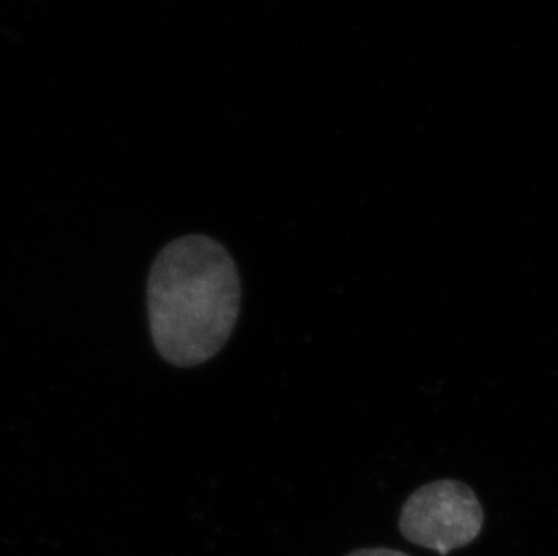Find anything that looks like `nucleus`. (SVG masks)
Segmentation results:
<instances>
[{
  "label": "nucleus",
  "mask_w": 558,
  "mask_h": 556,
  "mask_svg": "<svg viewBox=\"0 0 558 556\" xmlns=\"http://www.w3.org/2000/svg\"><path fill=\"white\" fill-rule=\"evenodd\" d=\"M483 525L485 509L474 489L450 479L417 488L400 513L401 535L442 556L472 544Z\"/></svg>",
  "instance_id": "f03ea898"
},
{
  "label": "nucleus",
  "mask_w": 558,
  "mask_h": 556,
  "mask_svg": "<svg viewBox=\"0 0 558 556\" xmlns=\"http://www.w3.org/2000/svg\"><path fill=\"white\" fill-rule=\"evenodd\" d=\"M348 556H411L407 553L398 552V549H389V547H365V549H356L349 553Z\"/></svg>",
  "instance_id": "7ed1b4c3"
},
{
  "label": "nucleus",
  "mask_w": 558,
  "mask_h": 556,
  "mask_svg": "<svg viewBox=\"0 0 558 556\" xmlns=\"http://www.w3.org/2000/svg\"><path fill=\"white\" fill-rule=\"evenodd\" d=\"M241 277L221 242L206 235L175 239L148 275L150 333L175 367L208 362L227 346L241 313Z\"/></svg>",
  "instance_id": "f257e3e1"
}]
</instances>
